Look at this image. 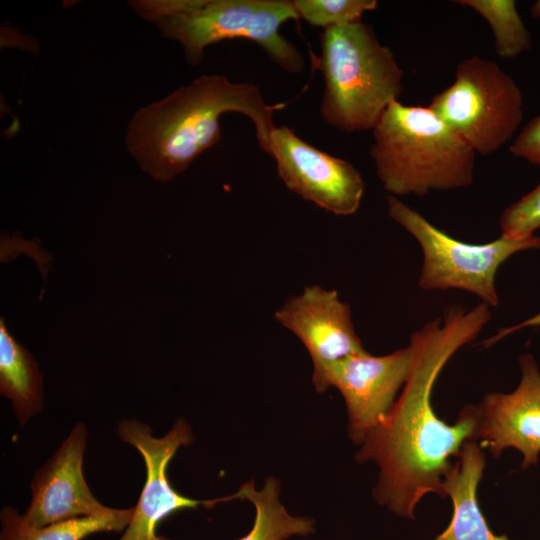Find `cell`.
Returning <instances> with one entry per match:
<instances>
[{
  "mask_svg": "<svg viewBox=\"0 0 540 540\" xmlns=\"http://www.w3.org/2000/svg\"><path fill=\"white\" fill-rule=\"evenodd\" d=\"M389 216L418 242L423 256L418 284L424 290L459 289L497 306L496 275L514 254L540 249V237L512 239L500 235L484 244L460 241L437 228L397 197L387 198Z\"/></svg>",
  "mask_w": 540,
  "mask_h": 540,
  "instance_id": "obj_6",
  "label": "cell"
},
{
  "mask_svg": "<svg viewBox=\"0 0 540 540\" xmlns=\"http://www.w3.org/2000/svg\"><path fill=\"white\" fill-rule=\"evenodd\" d=\"M283 106L269 105L253 83L200 75L139 108L128 124L125 142L142 171L159 182H169L220 141L219 119L224 113L248 117L260 149L269 155L276 128L273 114Z\"/></svg>",
  "mask_w": 540,
  "mask_h": 540,
  "instance_id": "obj_2",
  "label": "cell"
},
{
  "mask_svg": "<svg viewBox=\"0 0 540 540\" xmlns=\"http://www.w3.org/2000/svg\"><path fill=\"white\" fill-rule=\"evenodd\" d=\"M490 319V307L481 302L469 310L452 307L415 331L409 343L411 367L399 397L356 453L358 463L373 461L379 467L375 500L401 518L415 519L428 494L445 497L442 482L453 459L467 441H477V406L463 407L448 424L434 411L432 393L448 361Z\"/></svg>",
  "mask_w": 540,
  "mask_h": 540,
  "instance_id": "obj_1",
  "label": "cell"
},
{
  "mask_svg": "<svg viewBox=\"0 0 540 540\" xmlns=\"http://www.w3.org/2000/svg\"><path fill=\"white\" fill-rule=\"evenodd\" d=\"M320 45L322 119L343 132L372 131L403 91V71L392 50L362 21L325 29Z\"/></svg>",
  "mask_w": 540,
  "mask_h": 540,
  "instance_id": "obj_5",
  "label": "cell"
},
{
  "mask_svg": "<svg viewBox=\"0 0 540 540\" xmlns=\"http://www.w3.org/2000/svg\"><path fill=\"white\" fill-rule=\"evenodd\" d=\"M510 152L540 166V115L534 117L516 136Z\"/></svg>",
  "mask_w": 540,
  "mask_h": 540,
  "instance_id": "obj_21",
  "label": "cell"
},
{
  "mask_svg": "<svg viewBox=\"0 0 540 540\" xmlns=\"http://www.w3.org/2000/svg\"><path fill=\"white\" fill-rule=\"evenodd\" d=\"M519 367L521 379L512 392H489L477 406V442L494 458L508 448L518 450L526 469L540 454V370L529 353L520 355Z\"/></svg>",
  "mask_w": 540,
  "mask_h": 540,
  "instance_id": "obj_12",
  "label": "cell"
},
{
  "mask_svg": "<svg viewBox=\"0 0 540 540\" xmlns=\"http://www.w3.org/2000/svg\"><path fill=\"white\" fill-rule=\"evenodd\" d=\"M134 11L158 28L161 37L181 44L187 63L198 65L211 44L247 39L269 59L294 74L305 61L297 47L280 32L281 25L299 16L293 0H144L130 2Z\"/></svg>",
  "mask_w": 540,
  "mask_h": 540,
  "instance_id": "obj_4",
  "label": "cell"
},
{
  "mask_svg": "<svg viewBox=\"0 0 540 540\" xmlns=\"http://www.w3.org/2000/svg\"><path fill=\"white\" fill-rule=\"evenodd\" d=\"M0 393L12 402L21 425L44 404L43 376L33 355L19 344L0 319Z\"/></svg>",
  "mask_w": 540,
  "mask_h": 540,
  "instance_id": "obj_15",
  "label": "cell"
},
{
  "mask_svg": "<svg viewBox=\"0 0 540 540\" xmlns=\"http://www.w3.org/2000/svg\"><path fill=\"white\" fill-rule=\"evenodd\" d=\"M279 492V482L268 478L261 490H256L254 480H250L232 495L233 500L246 499L255 507L251 530L237 540H286L295 535L308 536L315 532V521L290 515L280 502Z\"/></svg>",
  "mask_w": 540,
  "mask_h": 540,
  "instance_id": "obj_16",
  "label": "cell"
},
{
  "mask_svg": "<svg viewBox=\"0 0 540 540\" xmlns=\"http://www.w3.org/2000/svg\"><path fill=\"white\" fill-rule=\"evenodd\" d=\"M480 14L490 25L497 54L514 58L531 47V37L513 0H459Z\"/></svg>",
  "mask_w": 540,
  "mask_h": 540,
  "instance_id": "obj_18",
  "label": "cell"
},
{
  "mask_svg": "<svg viewBox=\"0 0 540 540\" xmlns=\"http://www.w3.org/2000/svg\"><path fill=\"white\" fill-rule=\"evenodd\" d=\"M411 361L408 345L382 356L365 351L332 370L328 387L337 388L344 398L352 442L361 445L386 418L407 380Z\"/></svg>",
  "mask_w": 540,
  "mask_h": 540,
  "instance_id": "obj_11",
  "label": "cell"
},
{
  "mask_svg": "<svg viewBox=\"0 0 540 540\" xmlns=\"http://www.w3.org/2000/svg\"><path fill=\"white\" fill-rule=\"evenodd\" d=\"M428 107L481 155L507 143L523 118V96L514 79L496 62L477 56L457 65L454 82Z\"/></svg>",
  "mask_w": 540,
  "mask_h": 540,
  "instance_id": "obj_7",
  "label": "cell"
},
{
  "mask_svg": "<svg viewBox=\"0 0 540 540\" xmlns=\"http://www.w3.org/2000/svg\"><path fill=\"white\" fill-rule=\"evenodd\" d=\"M274 318L305 346L313 363L312 382L319 393L329 389L328 378L339 363L367 351L356 333L350 306L334 289L307 286L289 297Z\"/></svg>",
  "mask_w": 540,
  "mask_h": 540,
  "instance_id": "obj_8",
  "label": "cell"
},
{
  "mask_svg": "<svg viewBox=\"0 0 540 540\" xmlns=\"http://www.w3.org/2000/svg\"><path fill=\"white\" fill-rule=\"evenodd\" d=\"M485 467L483 448L476 440L467 441L442 482L452 502L450 522L431 540H510L492 532L480 508L477 489Z\"/></svg>",
  "mask_w": 540,
  "mask_h": 540,
  "instance_id": "obj_14",
  "label": "cell"
},
{
  "mask_svg": "<svg viewBox=\"0 0 540 540\" xmlns=\"http://www.w3.org/2000/svg\"><path fill=\"white\" fill-rule=\"evenodd\" d=\"M299 19L325 29L361 22L364 13L377 8L376 0H293Z\"/></svg>",
  "mask_w": 540,
  "mask_h": 540,
  "instance_id": "obj_19",
  "label": "cell"
},
{
  "mask_svg": "<svg viewBox=\"0 0 540 540\" xmlns=\"http://www.w3.org/2000/svg\"><path fill=\"white\" fill-rule=\"evenodd\" d=\"M118 436L135 447L146 466V480L138 503L123 536L119 540H159L156 529L164 518L187 508L202 505L212 508L229 496L214 500H195L174 490L167 477V467L181 446L189 445L193 433L189 424L178 419L163 437H154L150 427L136 420H124L118 425Z\"/></svg>",
  "mask_w": 540,
  "mask_h": 540,
  "instance_id": "obj_10",
  "label": "cell"
},
{
  "mask_svg": "<svg viewBox=\"0 0 540 540\" xmlns=\"http://www.w3.org/2000/svg\"><path fill=\"white\" fill-rule=\"evenodd\" d=\"M133 511L134 507L114 509L105 515L83 516L43 527H30L15 509L5 507L0 516V540H82L97 532H120L128 526Z\"/></svg>",
  "mask_w": 540,
  "mask_h": 540,
  "instance_id": "obj_17",
  "label": "cell"
},
{
  "mask_svg": "<svg viewBox=\"0 0 540 540\" xmlns=\"http://www.w3.org/2000/svg\"><path fill=\"white\" fill-rule=\"evenodd\" d=\"M501 235L529 239L540 228V184L507 207L500 217Z\"/></svg>",
  "mask_w": 540,
  "mask_h": 540,
  "instance_id": "obj_20",
  "label": "cell"
},
{
  "mask_svg": "<svg viewBox=\"0 0 540 540\" xmlns=\"http://www.w3.org/2000/svg\"><path fill=\"white\" fill-rule=\"evenodd\" d=\"M86 441V426L76 424L57 451L36 471L31 482V503L22 515L26 525L43 527L114 510L102 505L85 481L82 466Z\"/></svg>",
  "mask_w": 540,
  "mask_h": 540,
  "instance_id": "obj_13",
  "label": "cell"
},
{
  "mask_svg": "<svg viewBox=\"0 0 540 540\" xmlns=\"http://www.w3.org/2000/svg\"><path fill=\"white\" fill-rule=\"evenodd\" d=\"M159 540H170V539L165 536H160Z\"/></svg>",
  "mask_w": 540,
  "mask_h": 540,
  "instance_id": "obj_23",
  "label": "cell"
},
{
  "mask_svg": "<svg viewBox=\"0 0 540 540\" xmlns=\"http://www.w3.org/2000/svg\"><path fill=\"white\" fill-rule=\"evenodd\" d=\"M370 155L391 196H424L473 182L475 151L429 107L391 103L372 129Z\"/></svg>",
  "mask_w": 540,
  "mask_h": 540,
  "instance_id": "obj_3",
  "label": "cell"
},
{
  "mask_svg": "<svg viewBox=\"0 0 540 540\" xmlns=\"http://www.w3.org/2000/svg\"><path fill=\"white\" fill-rule=\"evenodd\" d=\"M269 156L284 185L304 200L339 216L359 209L365 183L350 162L310 145L287 126L272 132Z\"/></svg>",
  "mask_w": 540,
  "mask_h": 540,
  "instance_id": "obj_9",
  "label": "cell"
},
{
  "mask_svg": "<svg viewBox=\"0 0 540 540\" xmlns=\"http://www.w3.org/2000/svg\"><path fill=\"white\" fill-rule=\"evenodd\" d=\"M537 326H540V312L518 324L499 329L495 335L484 340L482 344L485 347H489L491 345H494L501 339L505 338L506 336L511 335L520 329L527 328V327H537Z\"/></svg>",
  "mask_w": 540,
  "mask_h": 540,
  "instance_id": "obj_22",
  "label": "cell"
}]
</instances>
